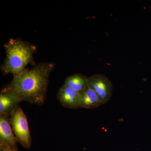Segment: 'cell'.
<instances>
[{
  "label": "cell",
  "instance_id": "cell-1",
  "mask_svg": "<svg viewBox=\"0 0 151 151\" xmlns=\"http://www.w3.org/2000/svg\"><path fill=\"white\" fill-rule=\"evenodd\" d=\"M54 62L35 64L30 69L14 76L8 85L20 96L23 101L33 105H41L46 100L49 78L54 69Z\"/></svg>",
  "mask_w": 151,
  "mask_h": 151
},
{
  "label": "cell",
  "instance_id": "cell-2",
  "mask_svg": "<svg viewBox=\"0 0 151 151\" xmlns=\"http://www.w3.org/2000/svg\"><path fill=\"white\" fill-rule=\"evenodd\" d=\"M6 58L1 65L2 70L6 74L16 76L25 70L29 64L34 65V55L36 46L18 39H10L5 44Z\"/></svg>",
  "mask_w": 151,
  "mask_h": 151
},
{
  "label": "cell",
  "instance_id": "cell-3",
  "mask_svg": "<svg viewBox=\"0 0 151 151\" xmlns=\"http://www.w3.org/2000/svg\"><path fill=\"white\" fill-rule=\"evenodd\" d=\"M10 121L17 142L25 148H30L32 139L27 119L22 109L19 105L12 112Z\"/></svg>",
  "mask_w": 151,
  "mask_h": 151
},
{
  "label": "cell",
  "instance_id": "cell-4",
  "mask_svg": "<svg viewBox=\"0 0 151 151\" xmlns=\"http://www.w3.org/2000/svg\"><path fill=\"white\" fill-rule=\"evenodd\" d=\"M88 86L96 92L103 104L111 100L113 85L111 80L103 74H95L88 78Z\"/></svg>",
  "mask_w": 151,
  "mask_h": 151
},
{
  "label": "cell",
  "instance_id": "cell-5",
  "mask_svg": "<svg viewBox=\"0 0 151 151\" xmlns=\"http://www.w3.org/2000/svg\"><path fill=\"white\" fill-rule=\"evenodd\" d=\"M22 101L20 96L7 86L2 89L0 93V115L10 116L14 109Z\"/></svg>",
  "mask_w": 151,
  "mask_h": 151
},
{
  "label": "cell",
  "instance_id": "cell-6",
  "mask_svg": "<svg viewBox=\"0 0 151 151\" xmlns=\"http://www.w3.org/2000/svg\"><path fill=\"white\" fill-rule=\"evenodd\" d=\"M16 138L12 129L10 116L0 115V145L16 147Z\"/></svg>",
  "mask_w": 151,
  "mask_h": 151
},
{
  "label": "cell",
  "instance_id": "cell-7",
  "mask_svg": "<svg viewBox=\"0 0 151 151\" xmlns=\"http://www.w3.org/2000/svg\"><path fill=\"white\" fill-rule=\"evenodd\" d=\"M79 92H76L64 84L58 90L57 98L63 107L70 109H76L79 108Z\"/></svg>",
  "mask_w": 151,
  "mask_h": 151
},
{
  "label": "cell",
  "instance_id": "cell-8",
  "mask_svg": "<svg viewBox=\"0 0 151 151\" xmlns=\"http://www.w3.org/2000/svg\"><path fill=\"white\" fill-rule=\"evenodd\" d=\"M103 104L96 92L88 86L83 91L79 92L78 98L79 108L91 109L97 108Z\"/></svg>",
  "mask_w": 151,
  "mask_h": 151
},
{
  "label": "cell",
  "instance_id": "cell-9",
  "mask_svg": "<svg viewBox=\"0 0 151 151\" xmlns=\"http://www.w3.org/2000/svg\"><path fill=\"white\" fill-rule=\"evenodd\" d=\"M88 78L80 73H75L66 78L64 84L76 92H80L88 86Z\"/></svg>",
  "mask_w": 151,
  "mask_h": 151
},
{
  "label": "cell",
  "instance_id": "cell-10",
  "mask_svg": "<svg viewBox=\"0 0 151 151\" xmlns=\"http://www.w3.org/2000/svg\"><path fill=\"white\" fill-rule=\"evenodd\" d=\"M0 151H19L17 146L12 147V146L0 145Z\"/></svg>",
  "mask_w": 151,
  "mask_h": 151
}]
</instances>
